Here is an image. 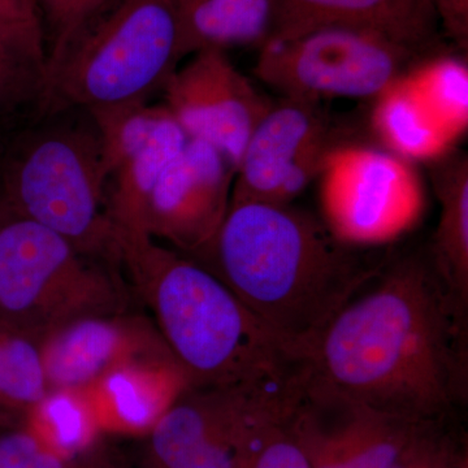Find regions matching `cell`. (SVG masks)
Returning a JSON list of instances; mask_svg holds the SVG:
<instances>
[{
    "instance_id": "1",
    "label": "cell",
    "mask_w": 468,
    "mask_h": 468,
    "mask_svg": "<svg viewBox=\"0 0 468 468\" xmlns=\"http://www.w3.org/2000/svg\"><path fill=\"white\" fill-rule=\"evenodd\" d=\"M467 309L426 250L390 251L302 360L311 380L414 423H441L467 399Z\"/></svg>"
},
{
    "instance_id": "2",
    "label": "cell",
    "mask_w": 468,
    "mask_h": 468,
    "mask_svg": "<svg viewBox=\"0 0 468 468\" xmlns=\"http://www.w3.org/2000/svg\"><path fill=\"white\" fill-rule=\"evenodd\" d=\"M389 252L344 242L323 218L292 205L242 202L230 203L211 241L186 257L302 360Z\"/></svg>"
},
{
    "instance_id": "3",
    "label": "cell",
    "mask_w": 468,
    "mask_h": 468,
    "mask_svg": "<svg viewBox=\"0 0 468 468\" xmlns=\"http://www.w3.org/2000/svg\"><path fill=\"white\" fill-rule=\"evenodd\" d=\"M120 263L192 387H291L303 362L214 273L146 234L116 228Z\"/></svg>"
},
{
    "instance_id": "4",
    "label": "cell",
    "mask_w": 468,
    "mask_h": 468,
    "mask_svg": "<svg viewBox=\"0 0 468 468\" xmlns=\"http://www.w3.org/2000/svg\"><path fill=\"white\" fill-rule=\"evenodd\" d=\"M0 202L95 260L119 261L103 144L90 113L67 109L0 132Z\"/></svg>"
},
{
    "instance_id": "5",
    "label": "cell",
    "mask_w": 468,
    "mask_h": 468,
    "mask_svg": "<svg viewBox=\"0 0 468 468\" xmlns=\"http://www.w3.org/2000/svg\"><path fill=\"white\" fill-rule=\"evenodd\" d=\"M181 60L176 0H106L48 67L39 113L147 103Z\"/></svg>"
},
{
    "instance_id": "6",
    "label": "cell",
    "mask_w": 468,
    "mask_h": 468,
    "mask_svg": "<svg viewBox=\"0 0 468 468\" xmlns=\"http://www.w3.org/2000/svg\"><path fill=\"white\" fill-rule=\"evenodd\" d=\"M100 261L0 202V326L41 343L58 328L119 309Z\"/></svg>"
},
{
    "instance_id": "7",
    "label": "cell",
    "mask_w": 468,
    "mask_h": 468,
    "mask_svg": "<svg viewBox=\"0 0 468 468\" xmlns=\"http://www.w3.org/2000/svg\"><path fill=\"white\" fill-rule=\"evenodd\" d=\"M424 55V54H423ZM421 57L363 27H316L261 46L254 75L284 100L377 98Z\"/></svg>"
},
{
    "instance_id": "8",
    "label": "cell",
    "mask_w": 468,
    "mask_h": 468,
    "mask_svg": "<svg viewBox=\"0 0 468 468\" xmlns=\"http://www.w3.org/2000/svg\"><path fill=\"white\" fill-rule=\"evenodd\" d=\"M297 387H187L149 431L147 468H239Z\"/></svg>"
},
{
    "instance_id": "9",
    "label": "cell",
    "mask_w": 468,
    "mask_h": 468,
    "mask_svg": "<svg viewBox=\"0 0 468 468\" xmlns=\"http://www.w3.org/2000/svg\"><path fill=\"white\" fill-rule=\"evenodd\" d=\"M319 178L322 218L350 245L387 248L417 226L426 207L411 162L387 150L343 144Z\"/></svg>"
},
{
    "instance_id": "10",
    "label": "cell",
    "mask_w": 468,
    "mask_h": 468,
    "mask_svg": "<svg viewBox=\"0 0 468 468\" xmlns=\"http://www.w3.org/2000/svg\"><path fill=\"white\" fill-rule=\"evenodd\" d=\"M319 104L273 103L255 126L234 175L230 203L292 202L324 168L329 155L351 144Z\"/></svg>"
},
{
    "instance_id": "11",
    "label": "cell",
    "mask_w": 468,
    "mask_h": 468,
    "mask_svg": "<svg viewBox=\"0 0 468 468\" xmlns=\"http://www.w3.org/2000/svg\"><path fill=\"white\" fill-rule=\"evenodd\" d=\"M289 424L311 468H397L440 423L380 414L326 389L306 372Z\"/></svg>"
},
{
    "instance_id": "12",
    "label": "cell",
    "mask_w": 468,
    "mask_h": 468,
    "mask_svg": "<svg viewBox=\"0 0 468 468\" xmlns=\"http://www.w3.org/2000/svg\"><path fill=\"white\" fill-rule=\"evenodd\" d=\"M162 92L163 104L185 134L217 147L234 169L255 126L273 104L220 48L193 54L172 73Z\"/></svg>"
},
{
    "instance_id": "13",
    "label": "cell",
    "mask_w": 468,
    "mask_h": 468,
    "mask_svg": "<svg viewBox=\"0 0 468 468\" xmlns=\"http://www.w3.org/2000/svg\"><path fill=\"white\" fill-rule=\"evenodd\" d=\"M234 175L220 150L189 138L151 189L137 226L128 230L168 242L184 255L201 250L226 218Z\"/></svg>"
},
{
    "instance_id": "14",
    "label": "cell",
    "mask_w": 468,
    "mask_h": 468,
    "mask_svg": "<svg viewBox=\"0 0 468 468\" xmlns=\"http://www.w3.org/2000/svg\"><path fill=\"white\" fill-rule=\"evenodd\" d=\"M90 116L103 144L111 218L117 228L133 229L159 176L189 137L163 103L147 101Z\"/></svg>"
},
{
    "instance_id": "15",
    "label": "cell",
    "mask_w": 468,
    "mask_h": 468,
    "mask_svg": "<svg viewBox=\"0 0 468 468\" xmlns=\"http://www.w3.org/2000/svg\"><path fill=\"white\" fill-rule=\"evenodd\" d=\"M432 0H277L271 39L292 37L329 26L374 30L423 55L437 48Z\"/></svg>"
},
{
    "instance_id": "16",
    "label": "cell",
    "mask_w": 468,
    "mask_h": 468,
    "mask_svg": "<svg viewBox=\"0 0 468 468\" xmlns=\"http://www.w3.org/2000/svg\"><path fill=\"white\" fill-rule=\"evenodd\" d=\"M39 346L50 392H76L122 365L128 335L110 316H86L60 326Z\"/></svg>"
},
{
    "instance_id": "17",
    "label": "cell",
    "mask_w": 468,
    "mask_h": 468,
    "mask_svg": "<svg viewBox=\"0 0 468 468\" xmlns=\"http://www.w3.org/2000/svg\"><path fill=\"white\" fill-rule=\"evenodd\" d=\"M428 165L440 203L428 255L452 297L468 309V156L452 147Z\"/></svg>"
},
{
    "instance_id": "18",
    "label": "cell",
    "mask_w": 468,
    "mask_h": 468,
    "mask_svg": "<svg viewBox=\"0 0 468 468\" xmlns=\"http://www.w3.org/2000/svg\"><path fill=\"white\" fill-rule=\"evenodd\" d=\"M181 58L206 48H257L272 38L277 0H176Z\"/></svg>"
},
{
    "instance_id": "19",
    "label": "cell",
    "mask_w": 468,
    "mask_h": 468,
    "mask_svg": "<svg viewBox=\"0 0 468 468\" xmlns=\"http://www.w3.org/2000/svg\"><path fill=\"white\" fill-rule=\"evenodd\" d=\"M371 125L387 151L409 162H432L455 140L437 122L408 75L375 98Z\"/></svg>"
},
{
    "instance_id": "20",
    "label": "cell",
    "mask_w": 468,
    "mask_h": 468,
    "mask_svg": "<svg viewBox=\"0 0 468 468\" xmlns=\"http://www.w3.org/2000/svg\"><path fill=\"white\" fill-rule=\"evenodd\" d=\"M435 50L419 57L406 75L437 122L457 141L468 128L467 58Z\"/></svg>"
},
{
    "instance_id": "21",
    "label": "cell",
    "mask_w": 468,
    "mask_h": 468,
    "mask_svg": "<svg viewBox=\"0 0 468 468\" xmlns=\"http://www.w3.org/2000/svg\"><path fill=\"white\" fill-rule=\"evenodd\" d=\"M48 393L39 343L0 326V409L30 411Z\"/></svg>"
},
{
    "instance_id": "22",
    "label": "cell",
    "mask_w": 468,
    "mask_h": 468,
    "mask_svg": "<svg viewBox=\"0 0 468 468\" xmlns=\"http://www.w3.org/2000/svg\"><path fill=\"white\" fill-rule=\"evenodd\" d=\"M46 85V61L0 38V126L38 115Z\"/></svg>"
},
{
    "instance_id": "23",
    "label": "cell",
    "mask_w": 468,
    "mask_h": 468,
    "mask_svg": "<svg viewBox=\"0 0 468 468\" xmlns=\"http://www.w3.org/2000/svg\"><path fill=\"white\" fill-rule=\"evenodd\" d=\"M73 392L54 390L30 410L29 426L55 451L75 458L85 451L97 433V414Z\"/></svg>"
},
{
    "instance_id": "24",
    "label": "cell",
    "mask_w": 468,
    "mask_h": 468,
    "mask_svg": "<svg viewBox=\"0 0 468 468\" xmlns=\"http://www.w3.org/2000/svg\"><path fill=\"white\" fill-rule=\"evenodd\" d=\"M7 410L0 409V468H76L75 460L48 445L27 420H5Z\"/></svg>"
},
{
    "instance_id": "25",
    "label": "cell",
    "mask_w": 468,
    "mask_h": 468,
    "mask_svg": "<svg viewBox=\"0 0 468 468\" xmlns=\"http://www.w3.org/2000/svg\"><path fill=\"white\" fill-rule=\"evenodd\" d=\"M106 0H36L45 29L48 69L60 57L77 29Z\"/></svg>"
},
{
    "instance_id": "26",
    "label": "cell",
    "mask_w": 468,
    "mask_h": 468,
    "mask_svg": "<svg viewBox=\"0 0 468 468\" xmlns=\"http://www.w3.org/2000/svg\"><path fill=\"white\" fill-rule=\"evenodd\" d=\"M289 418L291 415L271 424L261 433L239 468H311L306 452L292 433Z\"/></svg>"
},
{
    "instance_id": "27",
    "label": "cell",
    "mask_w": 468,
    "mask_h": 468,
    "mask_svg": "<svg viewBox=\"0 0 468 468\" xmlns=\"http://www.w3.org/2000/svg\"><path fill=\"white\" fill-rule=\"evenodd\" d=\"M0 37L48 64L45 29L36 0H0Z\"/></svg>"
},
{
    "instance_id": "28",
    "label": "cell",
    "mask_w": 468,
    "mask_h": 468,
    "mask_svg": "<svg viewBox=\"0 0 468 468\" xmlns=\"http://www.w3.org/2000/svg\"><path fill=\"white\" fill-rule=\"evenodd\" d=\"M437 20L461 50L468 48V0H432Z\"/></svg>"
},
{
    "instance_id": "29",
    "label": "cell",
    "mask_w": 468,
    "mask_h": 468,
    "mask_svg": "<svg viewBox=\"0 0 468 468\" xmlns=\"http://www.w3.org/2000/svg\"><path fill=\"white\" fill-rule=\"evenodd\" d=\"M0 38H2V37H0ZM3 39H5V38H3ZM5 41H7V39H5Z\"/></svg>"
}]
</instances>
